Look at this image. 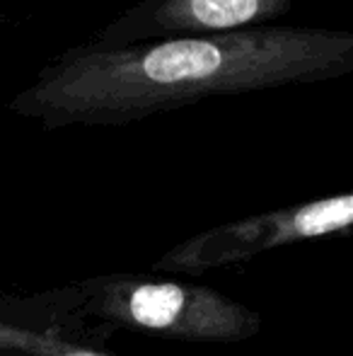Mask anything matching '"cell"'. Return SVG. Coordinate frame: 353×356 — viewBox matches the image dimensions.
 <instances>
[{
  "label": "cell",
  "mask_w": 353,
  "mask_h": 356,
  "mask_svg": "<svg viewBox=\"0 0 353 356\" xmlns=\"http://www.w3.org/2000/svg\"><path fill=\"white\" fill-rule=\"evenodd\" d=\"M353 34L322 27L240 29L131 47L80 44L56 54L8 102L46 129L121 127L208 97L344 78Z\"/></svg>",
  "instance_id": "6da1fadb"
},
{
  "label": "cell",
  "mask_w": 353,
  "mask_h": 356,
  "mask_svg": "<svg viewBox=\"0 0 353 356\" xmlns=\"http://www.w3.org/2000/svg\"><path fill=\"white\" fill-rule=\"evenodd\" d=\"M0 315L87 344L117 330L196 344H237L261 332V315L221 291L138 274H104L44 293L5 296Z\"/></svg>",
  "instance_id": "7a4b0ae2"
},
{
  "label": "cell",
  "mask_w": 353,
  "mask_h": 356,
  "mask_svg": "<svg viewBox=\"0 0 353 356\" xmlns=\"http://www.w3.org/2000/svg\"><path fill=\"white\" fill-rule=\"evenodd\" d=\"M353 223V194L310 199L286 209L255 213L216 225L175 245L153 262V272L198 277L211 269L245 262L266 250L346 235Z\"/></svg>",
  "instance_id": "3957f363"
},
{
  "label": "cell",
  "mask_w": 353,
  "mask_h": 356,
  "mask_svg": "<svg viewBox=\"0 0 353 356\" xmlns=\"http://www.w3.org/2000/svg\"><path fill=\"white\" fill-rule=\"evenodd\" d=\"M293 0H138L94 32V47H131L184 37H218L266 27L288 15Z\"/></svg>",
  "instance_id": "277c9868"
},
{
  "label": "cell",
  "mask_w": 353,
  "mask_h": 356,
  "mask_svg": "<svg viewBox=\"0 0 353 356\" xmlns=\"http://www.w3.org/2000/svg\"><path fill=\"white\" fill-rule=\"evenodd\" d=\"M0 352L22 356H117L99 349L97 344L80 342L71 334L56 332L51 327L24 325L5 315H0Z\"/></svg>",
  "instance_id": "5b68a950"
},
{
  "label": "cell",
  "mask_w": 353,
  "mask_h": 356,
  "mask_svg": "<svg viewBox=\"0 0 353 356\" xmlns=\"http://www.w3.org/2000/svg\"><path fill=\"white\" fill-rule=\"evenodd\" d=\"M0 356H19V354H15V352H0Z\"/></svg>",
  "instance_id": "8992f818"
},
{
  "label": "cell",
  "mask_w": 353,
  "mask_h": 356,
  "mask_svg": "<svg viewBox=\"0 0 353 356\" xmlns=\"http://www.w3.org/2000/svg\"><path fill=\"white\" fill-rule=\"evenodd\" d=\"M0 3H5V0H0Z\"/></svg>",
  "instance_id": "52a82bcc"
}]
</instances>
